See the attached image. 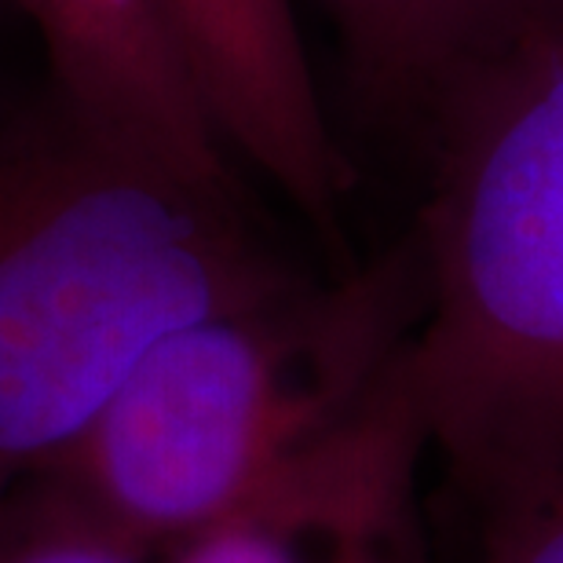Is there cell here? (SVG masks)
Listing matches in <instances>:
<instances>
[{
  "label": "cell",
  "instance_id": "obj_1",
  "mask_svg": "<svg viewBox=\"0 0 563 563\" xmlns=\"http://www.w3.org/2000/svg\"><path fill=\"white\" fill-rule=\"evenodd\" d=\"M303 282L239 187L132 151L52 77L0 81V501L165 333Z\"/></svg>",
  "mask_w": 563,
  "mask_h": 563
},
{
  "label": "cell",
  "instance_id": "obj_2",
  "mask_svg": "<svg viewBox=\"0 0 563 563\" xmlns=\"http://www.w3.org/2000/svg\"><path fill=\"white\" fill-rule=\"evenodd\" d=\"M424 151L407 377L428 454L498 527L563 472V15L472 77Z\"/></svg>",
  "mask_w": 563,
  "mask_h": 563
},
{
  "label": "cell",
  "instance_id": "obj_3",
  "mask_svg": "<svg viewBox=\"0 0 563 563\" xmlns=\"http://www.w3.org/2000/svg\"><path fill=\"white\" fill-rule=\"evenodd\" d=\"M418 311L402 242L341 286L179 325L30 487L162 560L319 461L396 374Z\"/></svg>",
  "mask_w": 563,
  "mask_h": 563
},
{
  "label": "cell",
  "instance_id": "obj_4",
  "mask_svg": "<svg viewBox=\"0 0 563 563\" xmlns=\"http://www.w3.org/2000/svg\"><path fill=\"white\" fill-rule=\"evenodd\" d=\"M424 454L402 358L319 461L157 563H421L413 483Z\"/></svg>",
  "mask_w": 563,
  "mask_h": 563
},
{
  "label": "cell",
  "instance_id": "obj_5",
  "mask_svg": "<svg viewBox=\"0 0 563 563\" xmlns=\"http://www.w3.org/2000/svg\"><path fill=\"white\" fill-rule=\"evenodd\" d=\"M228 151L242 154L311 228L336 234L347 165L289 0H165Z\"/></svg>",
  "mask_w": 563,
  "mask_h": 563
},
{
  "label": "cell",
  "instance_id": "obj_6",
  "mask_svg": "<svg viewBox=\"0 0 563 563\" xmlns=\"http://www.w3.org/2000/svg\"><path fill=\"white\" fill-rule=\"evenodd\" d=\"M48 77L114 140L209 187H239L165 0H11Z\"/></svg>",
  "mask_w": 563,
  "mask_h": 563
},
{
  "label": "cell",
  "instance_id": "obj_7",
  "mask_svg": "<svg viewBox=\"0 0 563 563\" xmlns=\"http://www.w3.org/2000/svg\"><path fill=\"white\" fill-rule=\"evenodd\" d=\"M347 96L377 132L428 140L479 70L563 15V0H319Z\"/></svg>",
  "mask_w": 563,
  "mask_h": 563
},
{
  "label": "cell",
  "instance_id": "obj_8",
  "mask_svg": "<svg viewBox=\"0 0 563 563\" xmlns=\"http://www.w3.org/2000/svg\"><path fill=\"white\" fill-rule=\"evenodd\" d=\"M0 563H157L37 487L0 501Z\"/></svg>",
  "mask_w": 563,
  "mask_h": 563
},
{
  "label": "cell",
  "instance_id": "obj_9",
  "mask_svg": "<svg viewBox=\"0 0 563 563\" xmlns=\"http://www.w3.org/2000/svg\"><path fill=\"white\" fill-rule=\"evenodd\" d=\"M483 563H563V472L509 520L490 527Z\"/></svg>",
  "mask_w": 563,
  "mask_h": 563
},
{
  "label": "cell",
  "instance_id": "obj_10",
  "mask_svg": "<svg viewBox=\"0 0 563 563\" xmlns=\"http://www.w3.org/2000/svg\"><path fill=\"white\" fill-rule=\"evenodd\" d=\"M4 8H11V0H0V11H4Z\"/></svg>",
  "mask_w": 563,
  "mask_h": 563
}]
</instances>
